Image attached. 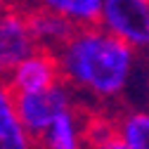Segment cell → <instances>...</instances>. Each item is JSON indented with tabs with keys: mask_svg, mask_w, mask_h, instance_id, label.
I'll return each mask as SVG.
<instances>
[{
	"mask_svg": "<svg viewBox=\"0 0 149 149\" xmlns=\"http://www.w3.org/2000/svg\"><path fill=\"white\" fill-rule=\"evenodd\" d=\"M36 47L38 45L31 36L24 12L0 3V81H5L14 64L22 62Z\"/></svg>",
	"mask_w": 149,
	"mask_h": 149,
	"instance_id": "277c9868",
	"label": "cell"
},
{
	"mask_svg": "<svg viewBox=\"0 0 149 149\" xmlns=\"http://www.w3.org/2000/svg\"><path fill=\"white\" fill-rule=\"evenodd\" d=\"M24 17H26V24L31 29L36 45L52 50V52H57L69 40V36L78 29L71 19H66V17L52 12V10H45V7L29 10V12H24Z\"/></svg>",
	"mask_w": 149,
	"mask_h": 149,
	"instance_id": "8992f818",
	"label": "cell"
},
{
	"mask_svg": "<svg viewBox=\"0 0 149 149\" xmlns=\"http://www.w3.org/2000/svg\"><path fill=\"white\" fill-rule=\"evenodd\" d=\"M59 81H62V69H59L57 52L36 47L22 62L14 64V69L7 73L3 83L10 90H40Z\"/></svg>",
	"mask_w": 149,
	"mask_h": 149,
	"instance_id": "5b68a950",
	"label": "cell"
},
{
	"mask_svg": "<svg viewBox=\"0 0 149 149\" xmlns=\"http://www.w3.org/2000/svg\"><path fill=\"white\" fill-rule=\"evenodd\" d=\"M0 147H14V149L31 147V140L14 111L12 95L3 81H0Z\"/></svg>",
	"mask_w": 149,
	"mask_h": 149,
	"instance_id": "ba28073f",
	"label": "cell"
},
{
	"mask_svg": "<svg viewBox=\"0 0 149 149\" xmlns=\"http://www.w3.org/2000/svg\"><path fill=\"white\" fill-rule=\"evenodd\" d=\"M83 144L100 147V149H123V142H121L118 130H116V121L85 111V116H83Z\"/></svg>",
	"mask_w": 149,
	"mask_h": 149,
	"instance_id": "9c48e42d",
	"label": "cell"
},
{
	"mask_svg": "<svg viewBox=\"0 0 149 149\" xmlns=\"http://www.w3.org/2000/svg\"><path fill=\"white\" fill-rule=\"evenodd\" d=\"M123 149H149V111H128L116 118Z\"/></svg>",
	"mask_w": 149,
	"mask_h": 149,
	"instance_id": "30bf717a",
	"label": "cell"
},
{
	"mask_svg": "<svg viewBox=\"0 0 149 149\" xmlns=\"http://www.w3.org/2000/svg\"><path fill=\"white\" fill-rule=\"evenodd\" d=\"M100 26L135 52H149V0H102Z\"/></svg>",
	"mask_w": 149,
	"mask_h": 149,
	"instance_id": "3957f363",
	"label": "cell"
},
{
	"mask_svg": "<svg viewBox=\"0 0 149 149\" xmlns=\"http://www.w3.org/2000/svg\"><path fill=\"white\" fill-rule=\"evenodd\" d=\"M10 95H12L14 111L19 116V123L31 140V147H38L43 133L59 111L76 104L73 90L64 81L54 83L50 88H40V90H10Z\"/></svg>",
	"mask_w": 149,
	"mask_h": 149,
	"instance_id": "7a4b0ae2",
	"label": "cell"
},
{
	"mask_svg": "<svg viewBox=\"0 0 149 149\" xmlns=\"http://www.w3.org/2000/svg\"><path fill=\"white\" fill-rule=\"evenodd\" d=\"M135 50L100 24L78 26L57 50L62 81L100 102L121 97L135 71Z\"/></svg>",
	"mask_w": 149,
	"mask_h": 149,
	"instance_id": "6da1fadb",
	"label": "cell"
},
{
	"mask_svg": "<svg viewBox=\"0 0 149 149\" xmlns=\"http://www.w3.org/2000/svg\"><path fill=\"white\" fill-rule=\"evenodd\" d=\"M83 116L85 111L73 104L64 111H59L43 133L38 147H52V149H76L83 144Z\"/></svg>",
	"mask_w": 149,
	"mask_h": 149,
	"instance_id": "52a82bcc",
	"label": "cell"
}]
</instances>
